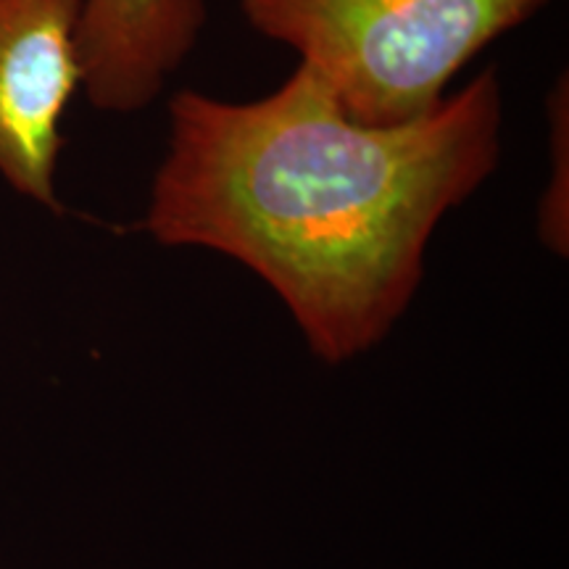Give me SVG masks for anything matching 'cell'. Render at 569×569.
Segmentation results:
<instances>
[{
	"label": "cell",
	"mask_w": 569,
	"mask_h": 569,
	"mask_svg": "<svg viewBox=\"0 0 569 569\" xmlns=\"http://www.w3.org/2000/svg\"><path fill=\"white\" fill-rule=\"evenodd\" d=\"M82 0H0V177L61 211L63 111L82 90Z\"/></svg>",
	"instance_id": "3957f363"
},
{
	"label": "cell",
	"mask_w": 569,
	"mask_h": 569,
	"mask_svg": "<svg viewBox=\"0 0 569 569\" xmlns=\"http://www.w3.org/2000/svg\"><path fill=\"white\" fill-rule=\"evenodd\" d=\"M567 74H561L549 96L551 177L538 203V234L553 253L569 251V98Z\"/></svg>",
	"instance_id": "5b68a950"
},
{
	"label": "cell",
	"mask_w": 569,
	"mask_h": 569,
	"mask_svg": "<svg viewBox=\"0 0 569 569\" xmlns=\"http://www.w3.org/2000/svg\"><path fill=\"white\" fill-rule=\"evenodd\" d=\"M549 0H240L248 24L293 48L361 124L438 109L482 48Z\"/></svg>",
	"instance_id": "7a4b0ae2"
},
{
	"label": "cell",
	"mask_w": 569,
	"mask_h": 569,
	"mask_svg": "<svg viewBox=\"0 0 569 569\" xmlns=\"http://www.w3.org/2000/svg\"><path fill=\"white\" fill-rule=\"evenodd\" d=\"M496 67L407 124H361L303 63L256 101L182 90L146 230L230 256L288 306L317 359L372 351L407 315L446 213L498 169Z\"/></svg>",
	"instance_id": "6da1fadb"
},
{
	"label": "cell",
	"mask_w": 569,
	"mask_h": 569,
	"mask_svg": "<svg viewBox=\"0 0 569 569\" xmlns=\"http://www.w3.org/2000/svg\"><path fill=\"white\" fill-rule=\"evenodd\" d=\"M206 24V0H82V90L98 111L153 103Z\"/></svg>",
	"instance_id": "277c9868"
}]
</instances>
